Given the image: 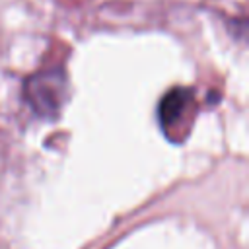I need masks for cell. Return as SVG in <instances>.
<instances>
[{
    "label": "cell",
    "instance_id": "1",
    "mask_svg": "<svg viewBox=\"0 0 249 249\" xmlns=\"http://www.w3.org/2000/svg\"><path fill=\"white\" fill-rule=\"evenodd\" d=\"M68 82L62 68H43L27 76L23 84V97L29 107L41 117H56L66 101Z\"/></svg>",
    "mask_w": 249,
    "mask_h": 249
},
{
    "label": "cell",
    "instance_id": "2",
    "mask_svg": "<svg viewBox=\"0 0 249 249\" xmlns=\"http://www.w3.org/2000/svg\"><path fill=\"white\" fill-rule=\"evenodd\" d=\"M195 115L196 101L195 89L191 88H173L160 101V124L175 142H181L189 134Z\"/></svg>",
    "mask_w": 249,
    "mask_h": 249
}]
</instances>
